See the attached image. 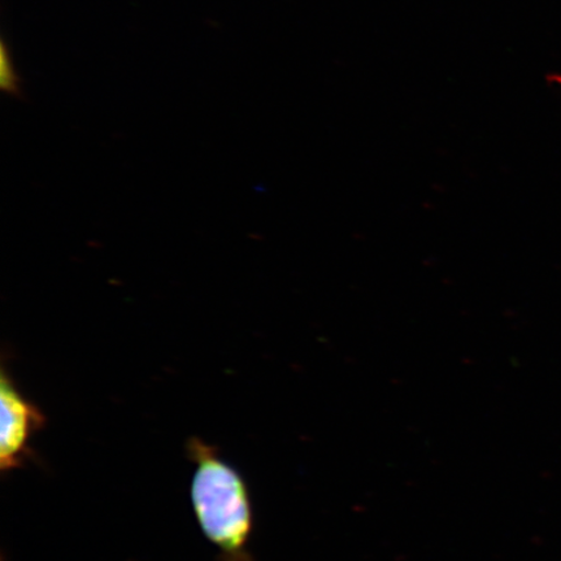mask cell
Here are the masks:
<instances>
[{
  "label": "cell",
  "mask_w": 561,
  "mask_h": 561,
  "mask_svg": "<svg viewBox=\"0 0 561 561\" xmlns=\"http://www.w3.org/2000/svg\"><path fill=\"white\" fill-rule=\"evenodd\" d=\"M0 88L7 95L18 98V100L23 98L21 79L15 65H13L12 54L5 39L0 42Z\"/></svg>",
  "instance_id": "3"
},
{
  "label": "cell",
  "mask_w": 561,
  "mask_h": 561,
  "mask_svg": "<svg viewBox=\"0 0 561 561\" xmlns=\"http://www.w3.org/2000/svg\"><path fill=\"white\" fill-rule=\"evenodd\" d=\"M0 468L11 471L21 466L33 433L39 430L44 416L37 407L21 394L5 371L0 381Z\"/></svg>",
  "instance_id": "2"
},
{
  "label": "cell",
  "mask_w": 561,
  "mask_h": 561,
  "mask_svg": "<svg viewBox=\"0 0 561 561\" xmlns=\"http://www.w3.org/2000/svg\"><path fill=\"white\" fill-rule=\"evenodd\" d=\"M188 451L196 465L192 501L201 528L228 561H242L252 526L248 489L213 447L192 439Z\"/></svg>",
  "instance_id": "1"
}]
</instances>
